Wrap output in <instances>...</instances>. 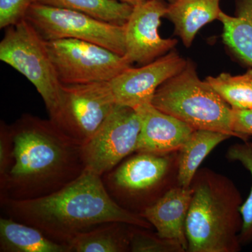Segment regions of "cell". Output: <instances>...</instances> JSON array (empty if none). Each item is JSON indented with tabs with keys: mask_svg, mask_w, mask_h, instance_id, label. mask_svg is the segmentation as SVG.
I'll use <instances>...</instances> for the list:
<instances>
[{
	"mask_svg": "<svg viewBox=\"0 0 252 252\" xmlns=\"http://www.w3.org/2000/svg\"><path fill=\"white\" fill-rule=\"evenodd\" d=\"M117 104L109 81L61 84L59 107L49 119L64 133L84 144Z\"/></svg>",
	"mask_w": 252,
	"mask_h": 252,
	"instance_id": "8",
	"label": "cell"
},
{
	"mask_svg": "<svg viewBox=\"0 0 252 252\" xmlns=\"http://www.w3.org/2000/svg\"><path fill=\"white\" fill-rule=\"evenodd\" d=\"M34 0H0V28L13 26L24 19Z\"/></svg>",
	"mask_w": 252,
	"mask_h": 252,
	"instance_id": "24",
	"label": "cell"
},
{
	"mask_svg": "<svg viewBox=\"0 0 252 252\" xmlns=\"http://www.w3.org/2000/svg\"><path fill=\"white\" fill-rule=\"evenodd\" d=\"M220 0H174L167 5L164 18L173 23L175 34L190 48L199 31L218 20Z\"/></svg>",
	"mask_w": 252,
	"mask_h": 252,
	"instance_id": "15",
	"label": "cell"
},
{
	"mask_svg": "<svg viewBox=\"0 0 252 252\" xmlns=\"http://www.w3.org/2000/svg\"><path fill=\"white\" fill-rule=\"evenodd\" d=\"M232 130L245 142L252 136V109L232 111Z\"/></svg>",
	"mask_w": 252,
	"mask_h": 252,
	"instance_id": "26",
	"label": "cell"
},
{
	"mask_svg": "<svg viewBox=\"0 0 252 252\" xmlns=\"http://www.w3.org/2000/svg\"><path fill=\"white\" fill-rule=\"evenodd\" d=\"M141 123L135 109L117 104L92 137L83 144L86 169L102 177L135 153Z\"/></svg>",
	"mask_w": 252,
	"mask_h": 252,
	"instance_id": "10",
	"label": "cell"
},
{
	"mask_svg": "<svg viewBox=\"0 0 252 252\" xmlns=\"http://www.w3.org/2000/svg\"><path fill=\"white\" fill-rule=\"evenodd\" d=\"M205 81L233 109H252V69L239 75L220 73Z\"/></svg>",
	"mask_w": 252,
	"mask_h": 252,
	"instance_id": "21",
	"label": "cell"
},
{
	"mask_svg": "<svg viewBox=\"0 0 252 252\" xmlns=\"http://www.w3.org/2000/svg\"><path fill=\"white\" fill-rule=\"evenodd\" d=\"M5 216L32 225L56 243L66 245L78 235L107 222L120 221L152 229L140 215L118 205L102 177L86 169L64 188L41 198L0 200Z\"/></svg>",
	"mask_w": 252,
	"mask_h": 252,
	"instance_id": "2",
	"label": "cell"
},
{
	"mask_svg": "<svg viewBox=\"0 0 252 252\" xmlns=\"http://www.w3.org/2000/svg\"><path fill=\"white\" fill-rule=\"evenodd\" d=\"M165 1H167V2H168V3H171V2H172V1H174V0H165Z\"/></svg>",
	"mask_w": 252,
	"mask_h": 252,
	"instance_id": "28",
	"label": "cell"
},
{
	"mask_svg": "<svg viewBox=\"0 0 252 252\" xmlns=\"http://www.w3.org/2000/svg\"><path fill=\"white\" fill-rule=\"evenodd\" d=\"M0 252H69V249L32 225L4 217L0 218Z\"/></svg>",
	"mask_w": 252,
	"mask_h": 252,
	"instance_id": "17",
	"label": "cell"
},
{
	"mask_svg": "<svg viewBox=\"0 0 252 252\" xmlns=\"http://www.w3.org/2000/svg\"><path fill=\"white\" fill-rule=\"evenodd\" d=\"M131 252H185L183 247L175 240L162 238L150 229L137 225L130 226Z\"/></svg>",
	"mask_w": 252,
	"mask_h": 252,
	"instance_id": "23",
	"label": "cell"
},
{
	"mask_svg": "<svg viewBox=\"0 0 252 252\" xmlns=\"http://www.w3.org/2000/svg\"><path fill=\"white\" fill-rule=\"evenodd\" d=\"M186 220L189 252H238L243 220L240 190L226 176L204 167L192 180Z\"/></svg>",
	"mask_w": 252,
	"mask_h": 252,
	"instance_id": "3",
	"label": "cell"
},
{
	"mask_svg": "<svg viewBox=\"0 0 252 252\" xmlns=\"http://www.w3.org/2000/svg\"><path fill=\"white\" fill-rule=\"evenodd\" d=\"M187 64V59L173 49L154 62L127 68L109 81L116 102L134 109L152 102L157 89L182 72Z\"/></svg>",
	"mask_w": 252,
	"mask_h": 252,
	"instance_id": "12",
	"label": "cell"
},
{
	"mask_svg": "<svg viewBox=\"0 0 252 252\" xmlns=\"http://www.w3.org/2000/svg\"><path fill=\"white\" fill-rule=\"evenodd\" d=\"M14 141L9 125L0 124V182L4 180L14 164Z\"/></svg>",
	"mask_w": 252,
	"mask_h": 252,
	"instance_id": "25",
	"label": "cell"
},
{
	"mask_svg": "<svg viewBox=\"0 0 252 252\" xmlns=\"http://www.w3.org/2000/svg\"><path fill=\"white\" fill-rule=\"evenodd\" d=\"M24 19L46 41L75 39L94 43L116 54L126 53L125 26L104 22L72 10L33 3Z\"/></svg>",
	"mask_w": 252,
	"mask_h": 252,
	"instance_id": "7",
	"label": "cell"
},
{
	"mask_svg": "<svg viewBox=\"0 0 252 252\" xmlns=\"http://www.w3.org/2000/svg\"><path fill=\"white\" fill-rule=\"evenodd\" d=\"M130 224L107 222L81 233L68 244L69 252H128Z\"/></svg>",
	"mask_w": 252,
	"mask_h": 252,
	"instance_id": "19",
	"label": "cell"
},
{
	"mask_svg": "<svg viewBox=\"0 0 252 252\" xmlns=\"http://www.w3.org/2000/svg\"><path fill=\"white\" fill-rule=\"evenodd\" d=\"M135 109L141 123L135 152H178L194 131L188 124L159 110L152 102L142 104Z\"/></svg>",
	"mask_w": 252,
	"mask_h": 252,
	"instance_id": "13",
	"label": "cell"
},
{
	"mask_svg": "<svg viewBox=\"0 0 252 252\" xmlns=\"http://www.w3.org/2000/svg\"><path fill=\"white\" fill-rule=\"evenodd\" d=\"M193 189L177 185L149 207L141 216L148 220L162 238L175 240L188 250L185 225Z\"/></svg>",
	"mask_w": 252,
	"mask_h": 252,
	"instance_id": "14",
	"label": "cell"
},
{
	"mask_svg": "<svg viewBox=\"0 0 252 252\" xmlns=\"http://www.w3.org/2000/svg\"><path fill=\"white\" fill-rule=\"evenodd\" d=\"M152 103L194 130L217 131L237 137L232 130L233 109L198 77L191 60L187 59L185 69L157 89Z\"/></svg>",
	"mask_w": 252,
	"mask_h": 252,
	"instance_id": "4",
	"label": "cell"
},
{
	"mask_svg": "<svg viewBox=\"0 0 252 252\" xmlns=\"http://www.w3.org/2000/svg\"><path fill=\"white\" fill-rule=\"evenodd\" d=\"M118 1L127 3V4L132 5V6H135V5L138 4L140 1H142V0H118Z\"/></svg>",
	"mask_w": 252,
	"mask_h": 252,
	"instance_id": "27",
	"label": "cell"
},
{
	"mask_svg": "<svg viewBox=\"0 0 252 252\" xmlns=\"http://www.w3.org/2000/svg\"><path fill=\"white\" fill-rule=\"evenodd\" d=\"M165 0H142L133 6L125 26L126 59L142 66L154 62L175 49L177 39H163L158 32L166 13Z\"/></svg>",
	"mask_w": 252,
	"mask_h": 252,
	"instance_id": "11",
	"label": "cell"
},
{
	"mask_svg": "<svg viewBox=\"0 0 252 252\" xmlns=\"http://www.w3.org/2000/svg\"><path fill=\"white\" fill-rule=\"evenodd\" d=\"M223 44L234 59L252 69V0H235V16L221 11Z\"/></svg>",
	"mask_w": 252,
	"mask_h": 252,
	"instance_id": "16",
	"label": "cell"
},
{
	"mask_svg": "<svg viewBox=\"0 0 252 252\" xmlns=\"http://www.w3.org/2000/svg\"><path fill=\"white\" fill-rule=\"evenodd\" d=\"M14 161L0 182V200H31L61 190L85 171L83 144L51 119L23 114L9 125Z\"/></svg>",
	"mask_w": 252,
	"mask_h": 252,
	"instance_id": "1",
	"label": "cell"
},
{
	"mask_svg": "<svg viewBox=\"0 0 252 252\" xmlns=\"http://www.w3.org/2000/svg\"><path fill=\"white\" fill-rule=\"evenodd\" d=\"M230 137H233L217 131L194 130L178 151V185L185 188L190 187L205 158L217 146Z\"/></svg>",
	"mask_w": 252,
	"mask_h": 252,
	"instance_id": "18",
	"label": "cell"
},
{
	"mask_svg": "<svg viewBox=\"0 0 252 252\" xmlns=\"http://www.w3.org/2000/svg\"><path fill=\"white\" fill-rule=\"evenodd\" d=\"M227 159L230 161L240 162L251 174L252 179V142L245 141L230 146L227 151ZM243 224L240 235L242 246L252 243V185L250 195L240 207Z\"/></svg>",
	"mask_w": 252,
	"mask_h": 252,
	"instance_id": "22",
	"label": "cell"
},
{
	"mask_svg": "<svg viewBox=\"0 0 252 252\" xmlns=\"http://www.w3.org/2000/svg\"><path fill=\"white\" fill-rule=\"evenodd\" d=\"M5 29L0 42V60L32 83L51 117L59 107L61 83L46 41L26 19Z\"/></svg>",
	"mask_w": 252,
	"mask_h": 252,
	"instance_id": "6",
	"label": "cell"
},
{
	"mask_svg": "<svg viewBox=\"0 0 252 252\" xmlns=\"http://www.w3.org/2000/svg\"><path fill=\"white\" fill-rule=\"evenodd\" d=\"M178 152H135L102 176L109 196L119 206L140 215L178 185Z\"/></svg>",
	"mask_w": 252,
	"mask_h": 252,
	"instance_id": "5",
	"label": "cell"
},
{
	"mask_svg": "<svg viewBox=\"0 0 252 252\" xmlns=\"http://www.w3.org/2000/svg\"><path fill=\"white\" fill-rule=\"evenodd\" d=\"M34 3L79 11L117 26H125L133 6L118 0H34Z\"/></svg>",
	"mask_w": 252,
	"mask_h": 252,
	"instance_id": "20",
	"label": "cell"
},
{
	"mask_svg": "<svg viewBox=\"0 0 252 252\" xmlns=\"http://www.w3.org/2000/svg\"><path fill=\"white\" fill-rule=\"evenodd\" d=\"M46 45L62 84L110 81L132 67L125 56L89 41L63 39Z\"/></svg>",
	"mask_w": 252,
	"mask_h": 252,
	"instance_id": "9",
	"label": "cell"
}]
</instances>
